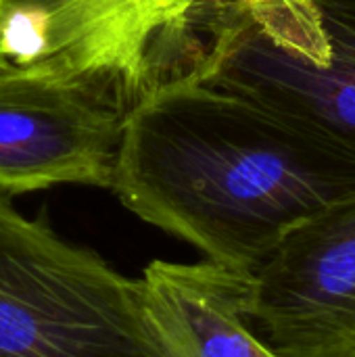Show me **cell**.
<instances>
[{
	"mask_svg": "<svg viewBox=\"0 0 355 357\" xmlns=\"http://www.w3.org/2000/svg\"><path fill=\"white\" fill-rule=\"evenodd\" d=\"M205 261L253 274L308 218L355 190V155L331 134L182 71L130 105L109 186Z\"/></svg>",
	"mask_w": 355,
	"mask_h": 357,
	"instance_id": "1",
	"label": "cell"
},
{
	"mask_svg": "<svg viewBox=\"0 0 355 357\" xmlns=\"http://www.w3.org/2000/svg\"><path fill=\"white\" fill-rule=\"evenodd\" d=\"M0 357H161L140 278L0 195Z\"/></svg>",
	"mask_w": 355,
	"mask_h": 357,
	"instance_id": "2",
	"label": "cell"
},
{
	"mask_svg": "<svg viewBox=\"0 0 355 357\" xmlns=\"http://www.w3.org/2000/svg\"><path fill=\"white\" fill-rule=\"evenodd\" d=\"M328 42L316 67L276 44L249 0H192L169 46L195 79L314 126L355 155V0H312Z\"/></svg>",
	"mask_w": 355,
	"mask_h": 357,
	"instance_id": "3",
	"label": "cell"
},
{
	"mask_svg": "<svg viewBox=\"0 0 355 357\" xmlns=\"http://www.w3.org/2000/svg\"><path fill=\"white\" fill-rule=\"evenodd\" d=\"M134 94L113 75L59 67L0 71V190L109 188Z\"/></svg>",
	"mask_w": 355,
	"mask_h": 357,
	"instance_id": "4",
	"label": "cell"
},
{
	"mask_svg": "<svg viewBox=\"0 0 355 357\" xmlns=\"http://www.w3.org/2000/svg\"><path fill=\"white\" fill-rule=\"evenodd\" d=\"M247 316L280 357H355V190L293 228L251 274Z\"/></svg>",
	"mask_w": 355,
	"mask_h": 357,
	"instance_id": "5",
	"label": "cell"
},
{
	"mask_svg": "<svg viewBox=\"0 0 355 357\" xmlns=\"http://www.w3.org/2000/svg\"><path fill=\"white\" fill-rule=\"evenodd\" d=\"M192 0H2L0 54L13 67L117 77L136 98L155 50Z\"/></svg>",
	"mask_w": 355,
	"mask_h": 357,
	"instance_id": "6",
	"label": "cell"
},
{
	"mask_svg": "<svg viewBox=\"0 0 355 357\" xmlns=\"http://www.w3.org/2000/svg\"><path fill=\"white\" fill-rule=\"evenodd\" d=\"M142 303L161 357H280L247 316L251 274L211 261H153Z\"/></svg>",
	"mask_w": 355,
	"mask_h": 357,
	"instance_id": "7",
	"label": "cell"
},
{
	"mask_svg": "<svg viewBox=\"0 0 355 357\" xmlns=\"http://www.w3.org/2000/svg\"><path fill=\"white\" fill-rule=\"evenodd\" d=\"M8 69H13V65H10V63L0 54V71H8Z\"/></svg>",
	"mask_w": 355,
	"mask_h": 357,
	"instance_id": "8",
	"label": "cell"
},
{
	"mask_svg": "<svg viewBox=\"0 0 355 357\" xmlns=\"http://www.w3.org/2000/svg\"><path fill=\"white\" fill-rule=\"evenodd\" d=\"M0 4H2V0H0Z\"/></svg>",
	"mask_w": 355,
	"mask_h": 357,
	"instance_id": "9",
	"label": "cell"
}]
</instances>
